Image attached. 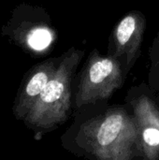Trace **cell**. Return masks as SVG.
I'll list each match as a JSON object with an SVG mask.
<instances>
[{
	"mask_svg": "<svg viewBox=\"0 0 159 160\" xmlns=\"http://www.w3.org/2000/svg\"><path fill=\"white\" fill-rule=\"evenodd\" d=\"M132 112L144 160H159V95L146 82L132 85L125 97Z\"/></svg>",
	"mask_w": 159,
	"mask_h": 160,
	"instance_id": "277c9868",
	"label": "cell"
},
{
	"mask_svg": "<svg viewBox=\"0 0 159 160\" xmlns=\"http://www.w3.org/2000/svg\"><path fill=\"white\" fill-rule=\"evenodd\" d=\"M76 78L73 112L86 104L109 101L126 80L118 61L107 54L102 55L97 48L91 51Z\"/></svg>",
	"mask_w": 159,
	"mask_h": 160,
	"instance_id": "3957f363",
	"label": "cell"
},
{
	"mask_svg": "<svg viewBox=\"0 0 159 160\" xmlns=\"http://www.w3.org/2000/svg\"><path fill=\"white\" fill-rule=\"evenodd\" d=\"M74 120L62 137L73 155L94 160L142 159L129 106L99 101L74 111Z\"/></svg>",
	"mask_w": 159,
	"mask_h": 160,
	"instance_id": "6da1fadb",
	"label": "cell"
},
{
	"mask_svg": "<svg viewBox=\"0 0 159 160\" xmlns=\"http://www.w3.org/2000/svg\"><path fill=\"white\" fill-rule=\"evenodd\" d=\"M145 29V15L134 9L126 13L111 32L106 54L118 61L126 79L142 54Z\"/></svg>",
	"mask_w": 159,
	"mask_h": 160,
	"instance_id": "5b68a950",
	"label": "cell"
},
{
	"mask_svg": "<svg viewBox=\"0 0 159 160\" xmlns=\"http://www.w3.org/2000/svg\"><path fill=\"white\" fill-rule=\"evenodd\" d=\"M150 68L148 71V85L159 95V29L149 49Z\"/></svg>",
	"mask_w": 159,
	"mask_h": 160,
	"instance_id": "8992f818",
	"label": "cell"
},
{
	"mask_svg": "<svg viewBox=\"0 0 159 160\" xmlns=\"http://www.w3.org/2000/svg\"><path fill=\"white\" fill-rule=\"evenodd\" d=\"M84 50L72 47L63 54L54 75L38 96L32 121L41 129L52 130L65 124L73 112V81Z\"/></svg>",
	"mask_w": 159,
	"mask_h": 160,
	"instance_id": "7a4b0ae2",
	"label": "cell"
},
{
	"mask_svg": "<svg viewBox=\"0 0 159 160\" xmlns=\"http://www.w3.org/2000/svg\"><path fill=\"white\" fill-rule=\"evenodd\" d=\"M27 40L31 48L34 50L41 51L52 43L53 34L52 30L47 27H39L29 34Z\"/></svg>",
	"mask_w": 159,
	"mask_h": 160,
	"instance_id": "52a82bcc",
	"label": "cell"
}]
</instances>
